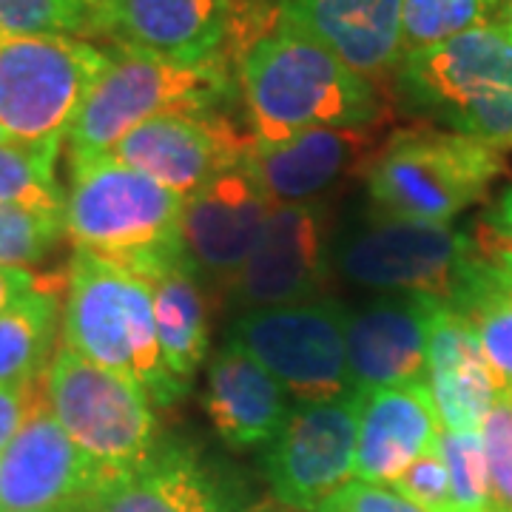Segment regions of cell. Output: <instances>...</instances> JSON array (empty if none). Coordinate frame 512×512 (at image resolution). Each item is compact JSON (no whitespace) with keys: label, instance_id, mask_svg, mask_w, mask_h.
I'll use <instances>...</instances> for the list:
<instances>
[{"label":"cell","instance_id":"cell-34","mask_svg":"<svg viewBox=\"0 0 512 512\" xmlns=\"http://www.w3.org/2000/svg\"><path fill=\"white\" fill-rule=\"evenodd\" d=\"M473 248L495 268L512 274V185L495 200V205L478 220Z\"/></svg>","mask_w":512,"mask_h":512},{"label":"cell","instance_id":"cell-24","mask_svg":"<svg viewBox=\"0 0 512 512\" xmlns=\"http://www.w3.org/2000/svg\"><path fill=\"white\" fill-rule=\"evenodd\" d=\"M231 0H117L109 35L120 49L200 63L220 57Z\"/></svg>","mask_w":512,"mask_h":512},{"label":"cell","instance_id":"cell-33","mask_svg":"<svg viewBox=\"0 0 512 512\" xmlns=\"http://www.w3.org/2000/svg\"><path fill=\"white\" fill-rule=\"evenodd\" d=\"M390 487L424 512H453V495H450L447 464L441 456V441L439 447H433L416 464H410Z\"/></svg>","mask_w":512,"mask_h":512},{"label":"cell","instance_id":"cell-16","mask_svg":"<svg viewBox=\"0 0 512 512\" xmlns=\"http://www.w3.org/2000/svg\"><path fill=\"white\" fill-rule=\"evenodd\" d=\"M439 299L384 293L348 319V382L353 396L424 382L427 330Z\"/></svg>","mask_w":512,"mask_h":512},{"label":"cell","instance_id":"cell-31","mask_svg":"<svg viewBox=\"0 0 512 512\" xmlns=\"http://www.w3.org/2000/svg\"><path fill=\"white\" fill-rule=\"evenodd\" d=\"M0 35H86L74 0H0Z\"/></svg>","mask_w":512,"mask_h":512},{"label":"cell","instance_id":"cell-10","mask_svg":"<svg viewBox=\"0 0 512 512\" xmlns=\"http://www.w3.org/2000/svg\"><path fill=\"white\" fill-rule=\"evenodd\" d=\"M478 259L473 237L450 225L376 220L353 231L333 251V265L350 285L384 293H419L453 302Z\"/></svg>","mask_w":512,"mask_h":512},{"label":"cell","instance_id":"cell-12","mask_svg":"<svg viewBox=\"0 0 512 512\" xmlns=\"http://www.w3.org/2000/svg\"><path fill=\"white\" fill-rule=\"evenodd\" d=\"M330 276L328 214L316 202L276 205L231 291L242 308H282L319 299Z\"/></svg>","mask_w":512,"mask_h":512},{"label":"cell","instance_id":"cell-11","mask_svg":"<svg viewBox=\"0 0 512 512\" xmlns=\"http://www.w3.org/2000/svg\"><path fill=\"white\" fill-rule=\"evenodd\" d=\"M359 396L299 402L265 453L262 470L274 495L293 510L313 512L353 481Z\"/></svg>","mask_w":512,"mask_h":512},{"label":"cell","instance_id":"cell-17","mask_svg":"<svg viewBox=\"0 0 512 512\" xmlns=\"http://www.w3.org/2000/svg\"><path fill=\"white\" fill-rule=\"evenodd\" d=\"M77 512H239L222 478L177 441L97 487Z\"/></svg>","mask_w":512,"mask_h":512},{"label":"cell","instance_id":"cell-5","mask_svg":"<svg viewBox=\"0 0 512 512\" xmlns=\"http://www.w3.org/2000/svg\"><path fill=\"white\" fill-rule=\"evenodd\" d=\"M231 92L222 57L185 63L120 49L66 134L69 163L111 154L128 131L171 114H211Z\"/></svg>","mask_w":512,"mask_h":512},{"label":"cell","instance_id":"cell-39","mask_svg":"<svg viewBox=\"0 0 512 512\" xmlns=\"http://www.w3.org/2000/svg\"><path fill=\"white\" fill-rule=\"evenodd\" d=\"M501 23H504V29H507V32H510L512 35V0H507V3H504V9H501Z\"/></svg>","mask_w":512,"mask_h":512},{"label":"cell","instance_id":"cell-30","mask_svg":"<svg viewBox=\"0 0 512 512\" xmlns=\"http://www.w3.org/2000/svg\"><path fill=\"white\" fill-rule=\"evenodd\" d=\"M63 220L0 202V265L29 268L52 254L63 237Z\"/></svg>","mask_w":512,"mask_h":512},{"label":"cell","instance_id":"cell-28","mask_svg":"<svg viewBox=\"0 0 512 512\" xmlns=\"http://www.w3.org/2000/svg\"><path fill=\"white\" fill-rule=\"evenodd\" d=\"M507 0H404L402 57L433 49L450 37L501 18Z\"/></svg>","mask_w":512,"mask_h":512},{"label":"cell","instance_id":"cell-38","mask_svg":"<svg viewBox=\"0 0 512 512\" xmlns=\"http://www.w3.org/2000/svg\"><path fill=\"white\" fill-rule=\"evenodd\" d=\"M83 23H86V35H109L111 15H114V6L117 0H74Z\"/></svg>","mask_w":512,"mask_h":512},{"label":"cell","instance_id":"cell-40","mask_svg":"<svg viewBox=\"0 0 512 512\" xmlns=\"http://www.w3.org/2000/svg\"><path fill=\"white\" fill-rule=\"evenodd\" d=\"M6 140H9V137H6V131L0 128V143H6Z\"/></svg>","mask_w":512,"mask_h":512},{"label":"cell","instance_id":"cell-36","mask_svg":"<svg viewBox=\"0 0 512 512\" xmlns=\"http://www.w3.org/2000/svg\"><path fill=\"white\" fill-rule=\"evenodd\" d=\"M43 402H46V373L32 382L0 384V456Z\"/></svg>","mask_w":512,"mask_h":512},{"label":"cell","instance_id":"cell-14","mask_svg":"<svg viewBox=\"0 0 512 512\" xmlns=\"http://www.w3.org/2000/svg\"><path fill=\"white\" fill-rule=\"evenodd\" d=\"M103 481L46 399L0 456V512H77Z\"/></svg>","mask_w":512,"mask_h":512},{"label":"cell","instance_id":"cell-7","mask_svg":"<svg viewBox=\"0 0 512 512\" xmlns=\"http://www.w3.org/2000/svg\"><path fill=\"white\" fill-rule=\"evenodd\" d=\"M111 55L74 35H0V128L29 146H63Z\"/></svg>","mask_w":512,"mask_h":512},{"label":"cell","instance_id":"cell-21","mask_svg":"<svg viewBox=\"0 0 512 512\" xmlns=\"http://www.w3.org/2000/svg\"><path fill=\"white\" fill-rule=\"evenodd\" d=\"M424 382L436 404L441 430L447 433H478L498 399V382L476 333L447 302H436L430 316Z\"/></svg>","mask_w":512,"mask_h":512},{"label":"cell","instance_id":"cell-20","mask_svg":"<svg viewBox=\"0 0 512 512\" xmlns=\"http://www.w3.org/2000/svg\"><path fill=\"white\" fill-rule=\"evenodd\" d=\"M379 146L373 126L313 128L282 143H254L248 165L276 205L313 202L353 171H367Z\"/></svg>","mask_w":512,"mask_h":512},{"label":"cell","instance_id":"cell-2","mask_svg":"<svg viewBox=\"0 0 512 512\" xmlns=\"http://www.w3.org/2000/svg\"><path fill=\"white\" fill-rule=\"evenodd\" d=\"M60 336L83 359L140 384L157 407H171L185 396L165 367L151 291L120 262L74 251Z\"/></svg>","mask_w":512,"mask_h":512},{"label":"cell","instance_id":"cell-23","mask_svg":"<svg viewBox=\"0 0 512 512\" xmlns=\"http://www.w3.org/2000/svg\"><path fill=\"white\" fill-rule=\"evenodd\" d=\"M128 271L140 276L151 291L165 367L188 393L211 345V319L208 299L202 291V274L185 256L183 245L143 259Z\"/></svg>","mask_w":512,"mask_h":512},{"label":"cell","instance_id":"cell-19","mask_svg":"<svg viewBox=\"0 0 512 512\" xmlns=\"http://www.w3.org/2000/svg\"><path fill=\"white\" fill-rule=\"evenodd\" d=\"M441 421L427 382L396 384L359 396L353 478L390 487L410 464L439 447Z\"/></svg>","mask_w":512,"mask_h":512},{"label":"cell","instance_id":"cell-29","mask_svg":"<svg viewBox=\"0 0 512 512\" xmlns=\"http://www.w3.org/2000/svg\"><path fill=\"white\" fill-rule=\"evenodd\" d=\"M441 456L447 464L453 512H493L490 470H487L481 433L441 430Z\"/></svg>","mask_w":512,"mask_h":512},{"label":"cell","instance_id":"cell-18","mask_svg":"<svg viewBox=\"0 0 512 512\" xmlns=\"http://www.w3.org/2000/svg\"><path fill=\"white\" fill-rule=\"evenodd\" d=\"M404 0H282L276 18L322 43L370 83L402 63Z\"/></svg>","mask_w":512,"mask_h":512},{"label":"cell","instance_id":"cell-8","mask_svg":"<svg viewBox=\"0 0 512 512\" xmlns=\"http://www.w3.org/2000/svg\"><path fill=\"white\" fill-rule=\"evenodd\" d=\"M46 399L69 439L109 478L146 461L163 441L154 402L140 384L83 359L63 342L46 367Z\"/></svg>","mask_w":512,"mask_h":512},{"label":"cell","instance_id":"cell-37","mask_svg":"<svg viewBox=\"0 0 512 512\" xmlns=\"http://www.w3.org/2000/svg\"><path fill=\"white\" fill-rule=\"evenodd\" d=\"M35 276L29 268H18V265H0V313L6 311L20 293L29 291Z\"/></svg>","mask_w":512,"mask_h":512},{"label":"cell","instance_id":"cell-22","mask_svg":"<svg viewBox=\"0 0 512 512\" xmlns=\"http://www.w3.org/2000/svg\"><path fill=\"white\" fill-rule=\"evenodd\" d=\"M291 396L248 350L222 345L205 379V413L234 450L268 447L291 416Z\"/></svg>","mask_w":512,"mask_h":512},{"label":"cell","instance_id":"cell-26","mask_svg":"<svg viewBox=\"0 0 512 512\" xmlns=\"http://www.w3.org/2000/svg\"><path fill=\"white\" fill-rule=\"evenodd\" d=\"M450 305L470 322L498 390L512 393V274L478 256Z\"/></svg>","mask_w":512,"mask_h":512},{"label":"cell","instance_id":"cell-25","mask_svg":"<svg viewBox=\"0 0 512 512\" xmlns=\"http://www.w3.org/2000/svg\"><path fill=\"white\" fill-rule=\"evenodd\" d=\"M63 302L66 276L43 274L0 313V384L32 382L46 373L60 348Z\"/></svg>","mask_w":512,"mask_h":512},{"label":"cell","instance_id":"cell-1","mask_svg":"<svg viewBox=\"0 0 512 512\" xmlns=\"http://www.w3.org/2000/svg\"><path fill=\"white\" fill-rule=\"evenodd\" d=\"M239 83L256 143H282L313 128H370L382 117L367 77L279 18L242 55Z\"/></svg>","mask_w":512,"mask_h":512},{"label":"cell","instance_id":"cell-3","mask_svg":"<svg viewBox=\"0 0 512 512\" xmlns=\"http://www.w3.org/2000/svg\"><path fill=\"white\" fill-rule=\"evenodd\" d=\"M396 92L439 128L512 146V35L501 20L402 57Z\"/></svg>","mask_w":512,"mask_h":512},{"label":"cell","instance_id":"cell-4","mask_svg":"<svg viewBox=\"0 0 512 512\" xmlns=\"http://www.w3.org/2000/svg\"><path fill=\"white\" fill-rule=\"evenodd\" d=\"M501 174V148L439 126H410L384 137L365 180L384 220L450 225Z\"/></svg>","mask_w":512,"mask_h":512},{"label":"cell","instance_id":"cell-32","mask_svg":"<svg viewBox=\"0 0 512 512\" xmlns=\"http://www.w3.org/2000/svg\"><path fill=\"white\" fill-rule=\"evenodd\" d=\"M478 433L490 470L493 512H512V393L498 390Z\"/></svg>","mask_w":512,"mask_h":512},{"label":"cell","instance_id":"cell-6","mask_svg":"<svg viewBox=\"0 0 512 512\" xmlns=\"http://www.w3.org/2000/svg\"><path fill=\"white\" fill-rule=\"evenodd\" d=\"M63 231L74 251L106 256L131 268L143 259L180 248L185 200L151 177L103 154L69 163Z\"/></svg>","mask_w":512,"mask_h":512},{"label":"cell","instance_id":"cell-15","mask_svg":"<svg viewBox=\"0 0 512 512\" xmlns=\"http://www.w3.org/2000/svg\"><path fill=\"white\" fill-rule=\"evenodd\" d=\"M276 202L256 180L248 160L222 171L185 197L180 242L200 274L234 282L274 214Z\"/></svg>","mask_w":512,"mask_h":512},{"label":"cell","instance_id":"cell-9","mask_svg":"<svg viewBox=\"0 0 512 512\" xmlns=\"http://www.w3.org/2000/svg\"><path fill=\"white\" fill-rule=\"evenodd\" d=\"M350 311L330 299L239 313L228 342L248 350L296 402L350 396Z\"/></svg>","mask_w":512,"mask_h":512},{"label":"cell","instance_id":"cell-35","mask_svg":"<svg viewBox=\"0 0 512 512\" xmlns=\"http://www.w3.org/2000/svg\"><path fill=\"white\" fill-rule=\"evenodd\" d=\"M313 512H424L413 501H407L393 487L370 484V481H348L342 490L322 501Z\"/></svg>","mask_w":512,"mask_h":512},{"label":"cell","instance_id":"cell-27","mask_svg":"<svg viewBox=\"0 0 512 512\" xmlns=\"http://www.w3.org/2000/svg\"><path fill=\"white\" fill-rule=\"evenodd\" d=\"M60 146H29L6 140L0 143V202L46 217H60L66 208V191L57 183Z\"/></svg>","mask_w":512,"mask_h":512},{"label":"cell","instance_id":"cell-13","mask_svg":"<svg viewBox=\"0 0 512 512\" xmlns=\"http://www.w3.org/2000/svg\"><path fill=\"white\" fill-rule=\"evenodd\" d=\"M254 143V134L248 137L217 111L171 114L128 131L111 157L185 200L222 171L245 163Z\"/></svg>","mask_w":512,"mask_h":512}]
</instances>
